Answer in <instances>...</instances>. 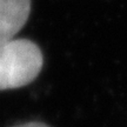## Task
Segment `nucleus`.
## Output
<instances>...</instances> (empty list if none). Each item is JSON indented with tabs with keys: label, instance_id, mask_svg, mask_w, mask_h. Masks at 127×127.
Wrapping results in <instances>:
<instances>
[{
	"label": "nucleus",
	"instance_id": "nucleus-1",
	"mask_svg": "<svg viewBox=\"0 0 127 127\" xmlns=\"http://www.w3.org/2000/svg\"><path fill=\"white\" fill-rule=\"evenodd\" d=\"M44 58L40 48L27 39L0 45V91L28 85L40 73Z\"/></svg>",
	"mask_w": 127,
	"mask_h": 127
},
{
	"label": "nucleus",
	"instance_id": "nucleus-2",
	"mask_svg": "<svg viewBox=\"0 0 127 127\" xmlns=\"http://www.w3.org/2000/svg\"><path fill=\"white\" fill-rule=\"evenodd\" d=\"M31 12V0H0V45L13 40Z\"/></svg>",
	"mask_w": 127,
	"mask_h": 127
},
{
	"label": "nucleus",
	"instance_id": "nucleus-3",
	"mask_svg": "<svg viewBox=\"0 0 127 127\" xmlns=\"http://www.w3.org/2000/svg\"><path fill=\"white\" fill-rule=\"evenodd\" d=\"M13 127H50V126H47V125L42 123H26L23 124V125H17V126Z\"/></svg>",
	"mask_w": 127,
	"mask_h": 127
}]
</instances>
